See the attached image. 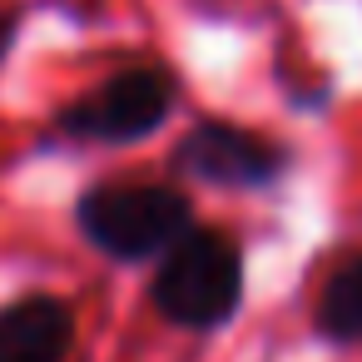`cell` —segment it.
<instances>
[{"label":"cell","mask_w":362,"mask_h":362,"mask_svg":"<svg viewBox=\"0 0 362 362\" xmlns=\"http://www.w3.org/2000/svg\"><path fill=\"white\" fill-rule=\"evenodd\" d=\"M154 308L174 327H218L243 303V253L218 228H189L169 253H159V273L149 288Z\"/></svg>","instance_id":"1"},{"label":"cell","mask_w":362,"mask_h":362,"mask_svg":"<svg viewBox=\"0 0 362 362\" xmlns=\"http://www.w3.org/2000/svg\"><path fill=\"white\" fill-rule=\"evenodd\" d=\"M75 223L105 258L139 263L169 253L194 228V209L179 189L164 184H95L80 199Z\"/></svg>","instance_id":"2"},{"label":"cell","mask_w":362,"mask_h":362,"mask_svg":"<svg viewBox=\"0 0 362 362\" xmlns=\"http://www.w3.org/2000/svg\"><path fill=\"white\" fill-rule=\"evenodd\" d=\"M174 100H179V85L169 70H124L100 90H90L85 100H75L60 115V129L95 144H134L169 119Z\"/></svg>","instance_id":"3"},{"label":"cell","mask_w":362,"mask_h":362,"mask_svg":"<svg viewBox=\"0 0 362 362\" xmlns=\"http://www.w3.org/2000/svg\"><path fill=\"white\" fill-rule=\"evenodd\" d=\"M174 164L189 179H204L214 189H263L283 174V149L253 129L204 119L184 134V144L174 149Z\"/></svg>","instance_id":"4"},{"label":"cell","mask_w":362,"mask_h":362,"mask_svg":"<svg viewBox=\"0 0 362 362\" xmlns=\"http://www.w3.org/2000/svg\"><path fill=\"white\" fill-rule=\"evenodd\" d=\"M75 347V313L50 293L0 308V362H65Z\"/></svg>","instance_id":"5"},{"label":"cell","mask_w":362,"mask_h":362,"mask_svg":"<svg viewBox=\"0 0 362 362\" xmlns=\"http://www.w3.org/2000/svg\"><path fill=\"white\" fill-rule=\"evenodd\" d=\"M313 322L327 342H362V253L342 258L313 308Z\"/></svg>","instance_id":"6"},{"label":"cell","mask_w":362,"mask_h":362,"mask_svg":"<svg viewBox=\"0 0 362 362\" xmlns=\"http://www.w3.org/2000/svg\"><path fill=\"white\" fill-rule=\"evenodd\" d=\"M6 35H11V21H6V11H0V45H6Z\"/></svg>","instance_id":"7"}]
</instances>
